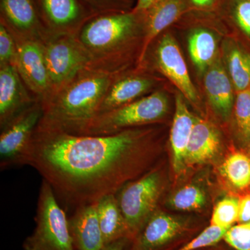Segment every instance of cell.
<instances>
[{
  "label": "cell",
  "instance_id": "obj_1",
  "mask_svg": "<svg viewBox=\"0 0 250 250\" xmlns=\"http://www.w3.org/2000/svg\"><path fill=\"white\" fill-rule=\"evenodd\" d=\"M153 134L145 126L106 136L36 129L23 166L35 169L61 205L75 210L116 195L142 172Z\"/></svg>",
  "mask_w": 250,
  "mask_h": 250
},
{
  "label": "cell",
  "instance_id": "obj_2",
  "mask_svg": "<svg viewBox=\"0 0 250 250\" xmlns=\"http://www.w3.org/2000/svg\"><path fill=\"white\" fill-rule=\"evenodd\" d=\"M146 34L145 13L131 10L95 16L77 37L89 58L86 69L117 75L139 65Z\"/></svg>",
  "mask_w": 250,
  "mask_h": 250
},
{
  "label": "cell",
  "instance_id": "obj_3",
  "mask_svg": "<svg viewBox=\"0 0 250 250\" xmlns=\"http://www.w3.org/2000/svg\"><path fill=\"white\" fill-rule=\"evenodd\" d=\"M116 75L85 69L48 98L37 129L78 134L99 113Z\"/></svg>",
  "mask_w": 250,
  "mask_h": 250
},
{
  "label": "cell",
  "instance_id": "obj_4",
  "mask_svg": "<svg viewBox=\"0 0 250 250\" xmlns=\"http://www.w3.org/2000/svg\"><path fill=\"white\" fill-rule=\"evenodd\" d=\"M168 108L166 94L156 90L132 103L97 115L75 135L106 136L148 126L161 121Z\"/></svg>",
  "mask_w": 250,
  "mask_h": 250
},
{
  "label": "cell",
  "instance_id": "obj_5",
  "mask_svg": "<svg viewBox=\"0 0 250 250\" xmlns=\"http://www.w3.org/2000/svg\"><path fill=\"white\" fill-rule=\"evenodd\" d=\"M36 227L22 245V250H75L66 210L53 189L42 179L35 216Z\"/></svg>",
  "mask_w": 250,
  "mask_h": 250
},
{
  "label": "cell",
  "instance_id": "obj_6",
  "mask_svg": "<svg viewBox=\"0 0 250 250\" xmlns=\"http://www.w3.org/2000/svg\"><path fill=\"white\" fill-rule=\"evenodd\" d=\"M163 190V179L154 170L130 181L116 194L131 238H135L156 211Z\"/></svg>",
  "mask_w": 250,
  "mask_h": 250
},
{
  "label": "cell",
  "instance_id": "obj_7",
  "mask_svg": "<svg viewBox=\"0 0 250 250\" xmlns=\"http://www.w3.org/2000/svg\"><path fill=\"white\" fill-rule=\"evenodd\" d=\"M42 47L50 83L48 98L86 69L89 58L77 36H51Z\"/></svg>",
  "mask_w": 250,
  "mask_h": 250
},
{
  "label": "cell",
  "instance_id": "obj_8",
  "mask_svg": "<svg viewBox=\"0 0 250 250\" xmlns=\"http://www.w3.org/2000/svg\"><path fill=\"white\" fill-rule=\"evenodd\" d=\"M137 67L149 71L156 69L165 75L191 103L197 101V93L183 55L173 36L167 33L156 39L147 47Z\"/></svg>",
  "mask_w": 250,
  "mask_h": 250
},
{
  "label": "cell",
  "instance_id": "obj_9",
  "mask_svg": "<svg viewBox=\"0 0 250 250\" xmlns=\"http://www.w3.org/2000/svg\"><path fill=\"white\" fill-rule=\"evenodd\" d=\"M43 113L39 99L11 120L0 134V168L23 166L24 156Z\"/></svg>",
  "mask_w": 250,
  "mask_h": 250
},
{
  "label": "cell",
  "instance_id": "obj_10",
  "mask_svg": "<svg viewBox=\"0 0 250 250\" xmlns=\"http://www.w3.org/2000/svg\"><path fill=\"white\" fill-rule=\"evenodd\" d=\"M44 25L50 36L78 35L96 16L82 0H36Z\"/></svg>",
  "mask_w": 250,
  "mask_h": 250
},
{
  "label": "cell",
  "instance_id": "obj_11",
  "mask_svg": "<svg viewBox=\"0 0 250 250\" xmlns=\"http://www.w3.org/2000/svg\"><path fill=\"white\" fill-rule=\"evenodd\" d=\"M0 22L17 37L42 43L51 37L36 0H0Z\"/></svg>",
  "mask_w": 250,
  "mask_h": 250
},
{
  "label": "cell",
  "instance_id": "obj_12",
  "mask_svg": "<svg viewBox=\"0 0 250 250\" xmlns=\"http://www.w3.org/2000/svg\"><path fill=\"white\" fill-rule=\"evenodd\" d=\"M13 36L17 47L15 67L31 93L41 100H44L49 95L50 83L42 43Z\"/></svg>",
  "mask_w": 250,
  "mask_h": 250
},
{
  "label": "cell",
  "instance_id": "obj_13",
  "mask_svg": "<svg viewBox=\"0 0 250 250\" xmlns=\"http://www.w3.org/2000/svg\"><path fill=\"white\" fill-rule=\"evenodd\" d=\"M157 84V79L139 67L116 75L105 95L98 114L149 95L156 91Z\"/></svg>",
  "mask_w": 250,
  "mask_h": 250
},
{
  "label": "cell",
  "instance_id": "obj_14",
  "mask_svg": "<svg viewBox=\"0 0 250 250\" xmlns=\"http://www.w3.org/2000/svg\"><path fill=\"white\" fill-rule=\"evenodd\" d=\"M39 99L27 88L14 65L0 67V129Z\"/></svg>",
  "mask_w": 250,
  "mask_h": 250
},
{
  "label": "cell",
  "instance_id": "obj_15",
  "mask_svg": "<svg viewBox=\"0 0 250 250\" xmlns=\"http://www.w3.org/2000/svg\"><path fill=\"white\" fill-rule=\"evenodd\" d=\"M187 229L183 220L156 210L135 237L131 250H158Z\"/></svg>",
  "mask_w": 250,
  "mask_h": 250
},
{
  "label": "cell",
  "instance_id": "obj_16",
  "mask_svg": "<svg viewBox=\"0 0 250 250\" xmlns=\"http://www.w3.org/2000/svg\"><path fill=\"white\" fill-rule=\"evenodd\" d=\"M75 250H100L105 246L96 203L82 206L68 218Z\"/></svg>",
  "mask_w": 250,
  "mask_h": 250
},
{
  "label": "cell",
  "instance_id": "obj_17",
  "mask_svg": "<svg viewBox=\"0 0 250 250\" xmlns=\"http://www.w3.org/2000/svg\"><path fill=\"white\" fill-rule=\"evenodd\" d=\"M182 95L176 98V108L170 130L172 165L175 174H179L187 167L186 156L195 118L187 107Z\"/></svg>",
  "mask_w": 250,
  "mask_h": 250
},
{
  "label": "cell",
  "instance_id": "obj_18",
  "mask_svg": "<svg viewBox=\"0 0 250 250\" xmlns=\"http://www.w3.org/2000/svg\"><path fill=\"white\" fill-rule=\"evenodd\" d=\"M188 11L186 0H158L145 12L146 40L139 63L152 41Z\"/></svg>",
  "mask_w": 250,
  "mask_h": 250
},
{
  "label": "cell",
  "instance_id": "obj_19",
  "mask_svg": "<svg viewBox=\"0 0 250 250\" xmlns=\"http://www.w3.org/2000/svg\"><path fill=\"white\" fill-rule=\"evenodd\" d=\"M220 146L218 130L208 122L195 118L188 146L186 165H200L208 162L218 154Z\"/></svg>",
  "mask_w": 250,
  "mask_h": 250
},
{
  "label": "cell",
  "instance_id": "obj_20",
  "mask_svg": "<svg viewBox=\"0 0 250 250\" xmlns=\"http://www.w3.org/2000/svg\"><path fill=\"white\" fill-rule=\"evenodd\" d=\"M233 85L221 64L217 62L207 69L205 76L206 93L210 104L224 118L229 116L234 105Z\"/></svg>",
  "mask_w": 250,
  "mask_h": 250
},
{
  "label": "cell",
  "instance_id": "obj_21",
  "mask_svg": "<svg viewBox=\"0 0 250 250\" xmlns=\"http://www.w3.org/2000/svg\"><path fill=\"white\" fill-rule=\"evenodd\" d=\"M97 210L105 246L123 238H131L116 195L100 199L97 202Z\"/></svg>",
  "mask_w": 250,
  "mask_h": 250
},
{
  "label": "cell",
  "instance_id": "obj_22",
  "mask_svg": "<svg viewBox=\"0 0 250 250\" xmlns=\"http://www.w3.org/2000/svg\"><path fill=\"white\" fill-rule=\"evenodd\" d=\"M188 52L192 62L200 72L213 63L217 52V41L211 31L196 29L188 36Z\"/></svg>",
  "mask_w": 250,
  "mask_h": 250
},
{
  "label": "cell",
  "instance_id": "obj_23",
  "mask_svg": "<svg viewBox=\"0 0 250 250\" xmlns=\"http://www.w3.org/2000/svg\"><path fill=\"white\" fill-rule=\"evenodd\" d=\"M220 172L235 188L246 189L250 186V158L243 152L231 153L220 166Z\"/></svg>",
  "mask_w": 250,
  "mask_h": 250
},
{
  "label": "cell",
  "instance_id": "obj_24",
  "mask_svg": "<svg viewBox=\"0 0 250 250\" xmlns=\"http://www.w3.org/2000/svg\"><path fill=\"white\" fill-rule=\"evenodd\" d=\"M230 78L238 92L250 89V54L234 47L228 56Z\"/></svg>",
  "mask_w": 250,
  "mask_h": 250
},
{
  "label": "cell",
  "instance_id": "obj_25",
  "mask_svg": "<svg viewBox=\"0 0 250 250\" xmlns=\"http://www.w3.org/2000/svg\"><path fill=\"white\" fill-rule=\"evenodd\" d=\"M206 195L200 187L195 185L186 186L177 190L170 200V205L174 209L197 210L205 207Z\"/></svg>",
  "mask_w": 250,
  "mask_h": 250
},
{
  "label": "cell",
  "instance_id": "obj_26",
  "mask_svg": "<svg viewBox=\"0 0 250 250\" xmlns=\"http://www.w3.org/2000/svg\"><path fill=\"white\" fill-rule=\"evenodd\" d=\"M238 213L239 200L236 197H225L215 206L210 225L229 229L238 222Z\"/></svg>",
  "mask_w": 250,
  "mask_h": 250
},
{
  "label": "cell",
  "instance_id": "obj_27",
  "mask_svg": "<svg viewBox=\"0 0 250 250\" xmlns=\"http://www.w3.org/2000/svg\"><path fill=\"white\" fill-rule=\"evenodd\" d=\"M237 126L245 139H250V89L238 92L234 103Z\"/></svg>",
  "mask_w": 250,
  "mask_h": 250
},
{
  "label": "cell",
  "instance_id": "obj_28",
  "mask_svg": "<svg viewBox=\"0 0 250 250\" xmlns=\"http://www.w3.org/2000/svg\"><path fill=\"white\" fill-rule=\"evenodd\" d=\"M95 15L125 12L134 9V0H82Z\"/></svg>",
  "mask_w": 250,
  "mask_h": 250
},
{
  "label": "cell",
  "instance_id": "obj_29",
  "mask_svg": "<svg viewBox=\"0 0 250 250\" xmlns=\"http://www.w3.org/2000/svg\"><path fill=\"white\" fill-rule=\"evenodd\" d=\"M228 229L210 225L202 233L177 250H196L200 248L214 246L220 240L223 239Z\"/></svg>",
  "mask_w": 250,
  "mask_h": 250
},
{
  "label": "cell",
  "instance_id": "obj_30",
  "mask_svg": "<svg viewBox=\"0 0 250 250\" xmlns=\"http://www.w3.org/2000/svg\"><path fill=\"white\" fill-rule=\"evenodd\" d=\"M224 241L236 250H250V221L233 225L225 233Z\"/></svg>",
  "mask_w": 250,
  "mask_h": 250
},
{
  "label": "cell",
  "instance_id": "obj_31",
  "mask_svg": "<svg viewBox=\"0 0 250 250\" xmlns=\"http://www.w3.org/2000/svg\"><path fill=\"white\" fill-rule=\"evenodd\" d=\"M17 47L14 36L4 24L0 22V67L16 65Z\"/></svg>",
  "mask_w": 250,
  "mask_h": 250
},
{
  "label": "cell",
  "instance_id": "obj_32",
  "mask_svg": "<svg viewBox=\"0 0 250 250\" xmlns=\"http://www.w3.org/2000/svg\"><path fill=\"white\" fill-rule=\"evenodd\" d=\"M231 10L238 27L250 38V0H234Z\"/></svg>",
  "mask_w": 250,
  "mask_h": 250
},
{
  "label": "cell",
  "instance_id": "obj_33",
  "mask_svg": "<svg viewBox=\"0 0 250 250\" xmlns=\"http://www.w3.org/2000/svg\"><path fill=\"white\" fill-rule=\"evenodd\" d=\"M223 0H186L188 11L190 9L210 11L218 8Z\"/></svg>",
  "mask_w": 250,
  "mask_h": 250
},
{
  "label": "cell",
  "instance_id": "obj_34",
  "mask_svg": "<svg viewBox=\"0 0 250 250\" xmlns=\"http://www.w3.org/2000/svg\"><path fill=\"white\" fill-rule=\"evenodd\" d=\"M250 221V194L245 195L239 200V223H248Z\"/></svg>",
  "mask_w": 250,
  "mask_h": 250
},
{
  "label": "cell",
  "instance_id": "obj_35",
  "mask_svg": "<svg viewBox=\"0 0 250 250\" xmlns=\"http://www.w3.org/2000/svg\"><path fill=\"white\" fill-rule=\"evenodd\" d=\"M158 0H137L133 11L135 12L145 13L152 7Z\"/></svg>",
  "mask_w": 250,
  "mask_h": 250
},
{
  "label": "cell",
  "instance_id": "obj_36",
  "mask_svg": "<svg viewBox=\"0 0 250 250\" xmlns=\"http://www.w3.org/2000/svg\"><path fill=\"white\" fill-rule=\"evenodd\" d=\"M129 238H125L106 245L100 250H127L126 248V241Z\"/></svg>",
  "mask_w": 250,
  "mask_h": 250
}]
</instances>
